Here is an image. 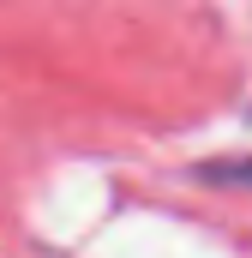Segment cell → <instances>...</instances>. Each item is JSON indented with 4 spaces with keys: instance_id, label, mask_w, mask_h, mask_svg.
<instances>
[{
    "instance_id": "1",
    "label": "cell",
    "mask_w": 252,
    "mask_h": 258,
    "mask_svg": "<svg viewBox=\"0 0 252 258\" xmlns=\"http://www.w3.org/2000/svg\"><path fill=\"white\" fill-rule=\"evenodd\" d=\"M240 174L252 180V168H204V180H240Z\"/></svg>"
}]
</instances>
